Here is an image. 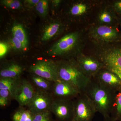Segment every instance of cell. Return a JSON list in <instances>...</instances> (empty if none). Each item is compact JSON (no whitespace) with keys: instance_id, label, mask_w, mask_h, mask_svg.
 <instances>
[{"instance_id":"6da1fadb","label":"cell","mask_w":121,"mask_h":121,"mask_svg":"<svg viewBox=\"0 0 121 121\" xmlns=\"http://www.w3.org/2000/svg\"><path fill=\"white\" fill-rule=\"evenodd\" d=\"M86 38L83 30L70 33L56 41L50 48L49 54L53 56L63 57L64 59L74 58L83 52Z\"/></svg>"},{"instance_id":"7a4b0ae2","label":"cell","mask_w":121,"mask_h":121,"mask_svg":"<svg viewBox=\"0 0 121 121\" xmlns=\"http://www.w3.org/2000/svg\"><path fill=\"white\" fill-rule=\"evenodd\" d=\"M84 93L93 102L97 112L104 118L110 117L117 92L106 88L91 78Z\"/></svg>"},{"instance_id":"3957f363","label":"cell","mask_w":121,"mask_h":121,"mask_svg":"<svg viewBox=\"0 0 121 121\" xmlns=\"http://www.w3.org/2000/svg\"><path fill=\"white\" fill-rule=\"evenodd\" d=\"M56 62L58 79L71 84L80 93H84L91 79L80 71L74 58L62 60Z\"/></svg>"},{"instance_id":"277c9868","label":"cell","mask_w":121,"mask_h":121,"mask_svg":"<svg viewBox=\"0 0 121 121\" xmlns=\"http://www.w3.org/2000/svg\"><path fill=\"white\" fill-rule=\"evenodd\" d=\"M119 43L96 44L92 55L121 80V44Z\"/></svg>"},{"instance_id":"5b68a950","label":"cell","mask_w":121,"mask_h":121,"mask_svg":"<svg viewBox=\"0 0 121 121\" xmlns=\"http://www.w3.org/2000/svg\"><path fill=\"white\" fill-rule=\"evenodd\" d=\"M118 26L91 25L87 35L93 43L105 44L112 43L121 41V33Z\"/></svg>"},{"instance_id":"8992f818","label":"cell","mask_w":121,"mask_h":121,"mask_svg":"<svg viewBox=\"0 0 121 121\" xmlns=\"http://www.w3.org/2000/svg\"><path fill=\"white\" fill-rule=\"evenodd\" d=\"M97 112L93 102L86 93H80L73 99L72 121H92Z\"/></svg>"},{"instance_id":"52a82bcc","label":"cell","mask_w":121,"mask_h":121,"mask_svg":"<svg viewBox=\"0 0 121 121\" xmlns=\"http://www.w3.org/2000/svg\"><path fill=\"white\" fill-rule=\"evenodd\" d=\"M74 58L80 71L90 79L94 78L101 69L105 67L95 56L86 55L83 52Z\"/></svg>"},{"instance_id":"ba28073f","label":"cell","mask_w":121,"mask_h":121,"mask_svg":"<svg viewBox=\"0 0 121 121\" xmlns=\"http://www.w3.org/2000/svg\"><path fill=\"white\" fill-rule=\"evenodd\" d=\"M32 73L54 82L58 80L56 62L51 59L39 60L30 67Z\"/></svg>"},{"instance_id":"9c48e42d","label":"cell","mask_w":121,"mask_h":121,"mask_svg":"<svg viewBox=\"0 0 121 121\" xmlns=\"http://www.w3.org/2000/svg\"><path fill=\"white\" fill-rule=\"evenodd\" d=\"M94 22L95 24L118 26V17L110 2H99Z\"/></svg>"},{"instance_id":"30bf717a","label":"cell","mask_w":121,"mask_h":121,"mask_svg":"<svg viewBox=\"0 0 121 121\" xmlns=\"http://www.w3.org/2000/svg\"><path fill=\"white\" fill-rule=\"evenodd\" d=\"M50 111L58 121H72L73 100L54 99Z\"/></svg>"},{"instance_id":"8fae6325","label":"cell","mask_w":121,"mask_h":121,"mask_svg":"<svg viewBox=\"0 0 121 121\" xmlns=\"http://www.w3.org/2000/svg\"><path fill=\"white\" fill-rule=\"evenodd\" d=\"M54 99L51 93L36 90L34 97L27 106V109L34 115L50 111Z\"/></svg>"},{"instance_id":"7c38bea8","label":"cell","mask_w":121,"mask_h":121,"mask_svg":"<svg viewBox=\"0 0 121 121\" xmlns=\"http://www.w3.org/2000/svg\"><path fill=\"white\" fill-rule=\"evenodd\" d=\"M99 2L95 1L80 0L72 4L69 9V15L79 22H86Z\"/></svg>"},{"instance_id":"4fadbf2b","label":"cell","mask_w":121,"mask_h":121,"mask_svg":"<svg viewBox=\"0 0 121 121\" xmlns=\"http://www.w3.org/2000/svg\"><path fill=\"white\" fill-rule=\"evenodd\" d=\"M51 93L54 98L73 100L80 93L71 84L58 79L53 83Z\"/></svg>"},{"instance_id":"5bb4252c","label":"cell","mask_w":121,"mask_h":121,"mask_svg":"<svg viewBox=\"0 0 121 121\" xmlns=\"http://www.w3.org/2000/svg\"><path fill=\"white\" fill-rule=\"evenodd\" d=\"M92 78L103 86L114 91L117 92L121 88V79L105 67L101 69Z\"/></svg>"},{"instance_id":"9a60e30c","label":"cell","mask_w":121,"mask_h":121,"mask_svg":"<svg viewBox=\"0 0 121 121\" xmlns=\"http://www.w3.org/2000/svg\"><path fill=\"white\" fill-rule=\"evenodd\" d=\"M36 89L29 81L22 79L19 91L14 99L18 102L20 107L27 106L32 99Z\"/></svg>"},{"instance_id":"2e32d148","label":"cell","mask_w":121,"mask_h":121,"mask_svg":"<svg viewBox=\"0 0 121 121\" xmlns=\"http://www.w3.org/2000/svg\"><path fill=\"white\" fill-rule=\"evenodd\" d=\"M23 68L19 64L10 63L5 64L0 69V78H20Z\"/></svg>"},{"instance_id":"e0dca14e","label":"cell","mask_w":121,"mask_h":121,"mask_svg":"<svg viewBox=\"0 0 121 121\" xmlns=\"http://www.w3.org/2000/svg\"><path fill=\"white\" fill-rule=\"evenodd\" d=\"M21 80L20 78H0V89H5L9 91L14 99L19 91Z\"/></svg>"},{"instance_id":"ac0fdd59","label":"cell","mask_w":121,"mask_h":121,"mask_svg":"<svg viewBox=\"0 0 121 121\" xmlns=\"http://www.w3.org/2000/svg\"><path fill=\"white\" fill-rule=\"evenodd\" d=\"M32 74L31 81L30 82L35 89L51 93L54 82L35 74Z\"/></svg>"},{"instance_id":"d6986e66","label":"cell","mask_w":121,"mask_h":121,"mask_svg":"<svg viewBox=\"0 0 121 121\" xmlns=\"http://www.w3.org/2000/svg\"><path fill=\"white\" fill-rule=\"evenodd\" d=\"M63 28V25L59 22H55L50 24L44 29L42 40L45 41L49 40L56 35L59 34Z\"/></svg>"},{"instance_id":"ffe728a7","label":"cell","mask_w":121,"mask_h":121,"mask_svg":"<svg viewBox=\"0 0 121 121\" xmlns=\"http://www.w3.org/2000/svg\"><path fill=\"white\" fill-rule=\"evenodd\" d=\"M110 117L112 121H121V88L117 91Z\"/></svg>"},{"instance_id":"44dd1931","label":"cell","mask_w":121,"mask_h":121,"mask_svg":"<svg viewBox=\"0 0 121 121\" xmlns=\"http://www.w3.org/2000/svg\"><path fill=\"white\" fill-rule=\"evenodd\" d=\"M34 115L28 109L23 107L15 111L12 117V121H32Z\"/></svg>"},{"instance_id":"7402d4cb","label":"cell","mask_w":121,"mask_h":121,"mask_svg":"<svg viewBox=\"0 0 121 121\" xmlns=\"http://www.w3.org/2000/svg\"><path fill=\"white\" fill-rule=\"evenodd\" d=\"M12 32L13 36L19 39L23 45L24 48H26L27 45L28 41L23 26L19 24H15L13 27Z\"/></svg>"},{"instance_id":"603a6c76","label":"cell","mask_w":121,"mask_h":121,"mask_svg":"<svg viewBox=\"0 0 121 121\" xmlns=\"http://www.w3.org/2000/svg\"><path fill=\"white\" fill-rule=\"evenodd\" d=\"M35 8L36 11L40 16L45 17L48 12V1L46 0H39L35 5Z\"/></svg>"},{"instance_id":"cb8c5ba5","label":"cell","mask_w":121,"mask_h":121,"mask_svg":"<svg viewBox=\"0 0 121 121\" xmlns=\"http://www.w3.org/2000/svg\"><path fill=\"white\" fill-rule=\"evenodd\" d=\"M52 113L48 111L34 115L32 121H53Z\"/></svg>"},{"instance_id":"d4e9b609","label":"cell","mask_w":121,"mask_h":121,"mask_svg":"<svg viewBox=\"0 0 121 121\" xmlns=\"http://www.w3.org/2000/svg\"><path fill=\"white\" fill-rule=\"evenodd\" d=\"M1 4L12 9H18L21 7V4L17 0H4L1 1Z\"/></svg>"},{"instance_id":"484cf974","label":"cell","mask_w":121,"mask_h":121,"mask_svg":"<svg viewBox=\"0 0 121 121\" xmlns=\"http://www.w3.org/2000/svg\"><path fill=\"white\" fill-rule=\"evenodd\" d=\"M13 48L15 50H23L24 48L22 43L17 37L13 36L11 40Z\"/></svg>"},{"instance_id":"4316f807","label":"cell","mask_w":121,"mask_h":121,"mask_svg":"<svg viewBox=\"0 0 121 121\" xmlns=\"http://www.w3.org/2000/svg\"><path fill=\"white\" fill-rule=\"evenodd\" d=\"M110 3L116 13L121 15V0L115 1Z\"/></svg>"},{"instance_id":"83f0119b","label":"cell","mask_w":121,"mask_h":121,"mask_svg":"<svg viewBox=\"0 0 121 121\" xmlns=\"http://www.w3.org/2000/svg\"><path fill=\"white\" fill-rule=\"evenodd\" d=\"M0 97L4 98L9 101L13 99V98L11 92L5 89H0Z\"/></svg>"},{"instance_id":"f1b7e54d","label":"cell","mask_w":121,"mask_h":121,"mask_svg":"<svg viewBox=\"0 0 121 121\" xmlns=\"http://www.w3.org/2000/svg\"><path fill=\"white\" fill-rule=\"evenodd\" d=\"M8 47L7 44L1 42L0 43V57L1 59L7 54Z\"/></svg>"},{"instance_id":"f546056e","label":"cell","mask_w":121,"mask_h":121,"mask_svg":"<svg viewBox=\"0 0 121 121\" xmlns=\"http://www.w3.org/2000/svg\"><path fill=\"white\" fill-rule=\"evenodd\" d=\"M39 0H27L25 1V4L28 7H32L36 5Z\"/></svg>"},{"instance_id":"4dcf8cb0","label":"cell","mask_w":121,"mask_h":121,"mask_svg":"<svg viewBox=\"0 0 121 121\" xmlns=\"http://www.w3.org/2000/svg\"><path fill=\"white\" fill-rule=\"evenodd\" d=\"M10 101L9 100L0 97V106L1 107H4L6 106L9 104V102Z\"/></svg>"},{"instance_id":"1f68e13d","label":"cell","mask_w":121,"mask_h":121,"mask_svg":"<svg viewBox=\"0 0 121 121\" xmlns=\"http://www.w3.org/2000/svg\"><path fill=\"white\" fill-rule=\"evenodd\" d=\"M61 1L60 0H54L52 1V3L53 5L55 7H58L61 3Z\"/></svg>"},{"instance_id":"d6a6232c","label":"cell","mask_w":121,"mask_h":121,"mask_svg":"<svg viewBox=\"0 0 121 121\" xmlns=\"http://www.w3.org/2000/svg\"><path fill=\"white\" fill-rule=\"evenodd\" d=\"M103 121H112L110 117L104 118Z\"/></svg>"},{"instance_id":"836d02e7","label":"cell","mask_w":121,"mask_h":121,"mask_svg":"<svg viewBox=\"0 0 121 121\" xmlns=\"http://www.w3.org/2000/svg\"><path fill=\"white\" fill-rule=\"evenodd\" d=\"M118 17V24L121 26V15H119V17Z\"/></svg>"},{"instance_id":"e575fe53","label":"cell","mask_w":121,"mask_h":121,"mask_svg":"<svg viewBox=\"0 0 121 121\" xmlns=\"http://www.w3.org/2000/svg\"></svg>"}]
</instances>
